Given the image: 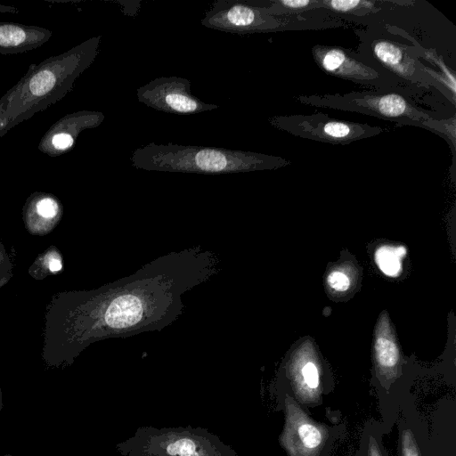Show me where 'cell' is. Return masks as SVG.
Returning a JSON list of instances; mask_svg holds the SVG:
<instances>
[{"label": "cell", "instance_id": "obj_1", "mask_svg": "<svg viewBox=\"0 0 456 456\" xmlns=\"http://www.w3.org/2000/svg\"><path fill=\"white\" fill-rule=\"evenodd\" d=\"M156 267V266H155ZM149 267L148 274L123 285L55 294L46 307L42 360L49 368L70 365L91 343L147 326L165 324L175 314V275Z\"/></svg>", "mask_w": 456, "mask_h": 456}, {"label": "cell", "instance_id": "obj_2", "mask_svg": "<svg viewBox=\"0 0 456 456\" xmlns=\"http://www.w3.org/2000/svg\"><path fill=\"white\" fill-rule=\"evenodd\" d=\"M101 36L32 63L0 98V138L18 124L61 101L98 55Z\"/></svg>", "mask_w": 456, "mask_h": 456}, {"label": "cell", "instance_id": "obj_3", "mask_svg": "<svg viewBox=\"0 0 456 456\" xmlns=\"http://www.w3.org/2000/svg\"><path fill=\"white\" fill-rule=\"evenodd\" d=\"M131 165L146 171L231 174L269 170L290 165L285 159L216 147L150 142L134 150Z\"/></svg>", "mask_w": 456, "mask_h": 456}, {"label": "cell", "instance_id": "obj_4", "mask_svg": "<svg viewBox=\"0 0 456 456\" xmlns=\"http://www.w3.org/2000/svg\"><path fill=\"white\" fill-rule=\"evenodd\" d=\"M402 90H366L335 94L300 95L303 104L356 112L402 125L427 127L434 118Z\"/></svg>", "mask_w": 456, "mask_h": 456}, {"label": "cell", "instance_id": "obj_5", "mask_svg": "<svg viewBox=\"0 0 456 456\" xmlns=\"http://www.w3.org/2000/svg\"><path fill=\"white\" fill-rule=\"evenodd\" d=\"M359 37V53L375 61L405 86L439 89V78L433 69L420 61L417 47L398 41L386 31L368 30Z\"/></svg>", "mask_w": 456, "mask_h": 456}, {"label": "cell", "instance_id": "obj_6", "mask_svg": "<svg viewBox=\"0 0 456 456\" xmlns=\"http://www.w3.org/2000/svg\"><path fill=\"white\" fill-rule=\"evenodd\" d=\"M206 28L236 34L267 33L322 28L316 20L294 15L275 16L251 0H218L201 20Z\"/></svg>", "mask_w": 456, "mask_h": 456}, {"label": "cell", "instance_id": "obj_7", "mask_svg": "<svg viewBox=\"0 0 456 456\" xmlns=\"http://www.w3.org/2000/svg\"><path fill=\"white\" fill-rule=\"evenodd\" d=\"M316 65L327 75L352 81L370 90L409 91L395 76L357 52L337 45H315L311 49Z\"/></svg>", "mask_w": 456, "mask_h": 456}, {"label": "cell", "instance_id": "obj_8", "mask_svg": "<svg viewBox=\"0 0 456 456\" xmlns=\"http://www.w3.org/2000/svg\"><path fill=\"white\" fill-rule=\"evenodd\" d=\"M269 123L294 136L331 144H349L385 131L380 126L338 119L324 113L273 116Z\"/></svg>", "mask_w": 456, "mask_h": 456}, {"label": "cell", "instance_id": "obj_9", "mask_svg": "<svg viewBox=\"0 0 456 456\" xmlns=\"http://www.w3.org/2000/svg\"><path fill=\"white\" fill-rule=\"evenodd\" d=\"M191 81L180 77H160L137 88L140 102L156 110L170 114L191 115L216 110L192 94Z\"/></svg>", "mask_w": 456, "mask_h": 456}, {"label": "cell", "instance_id": "obj_10", "mask_svg": "<svg viewBox=\"0 0 456 456\" xmlns=\"http://www.w3.org/2000/svg\"><path fill=\"white\" fill-rule=\"evenodd\" d=\"M104 118L101 111L79 110L69 113L50 126L37 148L49 157L63 155L72 150L83 130L97 127Z\"/></svg>", "mask_w": 456, "mask_h": 456}, {"label": "cell", "instance_id": "obj_11", "mask_svg": "<svg viewBox=\"0 0 456 456\" xmlns=\"http://www.w3.org/2000/svg\"><path fill=\"white\" fill-rule=\"evenodd\" d=\"M63 214V207L57 197L47 192L37 191L26 200L22 216L28 232L45 235L59 223Z\"/></svg>", "mask_w": 456, "mask_h": 456}, {"label": "cell", "instance_id": "obj_12", "mask_svg": "<svg viewBox=\"0 0 456 456\" xmlns=\"http://www.w3.org/2000/svg\"><path fill=\"white\" fill-rule=\"evenodd\" d=\"M51 30L33 25L12 21H0V53H26L46 43L52 37Z\"/></svg>", "mask_w": 456, "mask_h": 456}, {"label": "cell", "instance_id": "obj_13", "mask_svg": "<svg viewBox=\"0 0 456 456\" xmlns=\"http://www.w3.org/2000/svg\"><path fill=\"white\" fill-rule=\"evenodd\" d=\"M62 269V257L59 249L52 246L40 254L28 270L31 277L41 280L57 274Z\"/></svg>", "mask_w": 456, "mask_h": 456}, {"label": "cell", "instance_id": "obj_14", "mask_svg": "<svg viewBox=\"0 0 456 456\" xmlns=\"http://www.w3.org/2000/svg\"><path fill=\"white\" fill-rule=\"evenodd\" d=\"M405 254L406 249L403 246H382L376 251L375 260L386 275L395 277L401 272V259Z\"/></svg>", "mask_w": 456, "mask_h": 456}, {"label": "cell", "instance_id": "obj_15", "mask_svg": "<svg viewBox=\"0 0 456 456\" xmlns=\"http://www.w3.org/2000/svg\"><path fill=\"white\" fill-rule=\"evenodd\" d=\"M374 2L359 1V0H332L321 1L318 0V8L327 9L336 13L342 14H360L362 10L365 12H371L379 9L373 6Z\"/></svg>", "mask_w": 456, "mask_h": 456}, {"label": "cell", "instance_id": "obj_16", "mask_svg": "<svg viewBox=\"0 0 456 456\" xmlns=\"http://www.w3.org/2000/svg\"><path fill=\"white\" fill-rule=\"evenodd\" d=\"M375 350L380 365L393 367L398 362L399 352L392 339L387 337H379L376 339Z\"/></svg>", "mask_w": 456, "mask_h": 456}, {"label": "cell", "instance_id": "obj_17", "mask_svg": "<svg viewBox=\"0 0 456 456\" xmlns=\"http://www.w3.org/2000/svg\"><path fill=\"white\" fill-rule=\"evenodd\" d=\"M196 448L193 441L184 438L169 444L166 452L171 456H199Z\"/></svg>", "mask_w": 456, "mask_h": 456}, {"label": "cell", "instance_id": "obj_18", "mask_svg": "<svg viewBox=\"0 0 456 456\" xmlns=\"http://www.w3.org/2000/svg\"><path fill=\"white\" fill-rule=\"evenodd\" d=\"M298 435L305 446L308 448H315L322 442L320 431L310 424L301 425L298 428Z\"/></svg>", "mask_w": 456, "mask_h": 456}, {"label": "cell", "instance_id": "obj_19", "mask_svg": "<svg viewBox=\"0 0 456 456\" xmlns=\"http://www.w3.org/2000/svg\"><path fill=\"white\" fill-rule=\"evenodd\" d=\"M12 264L4 246L0 242V288L12 277Z\"/></svg>", "mask_w": 456, "mask_h": 456}, {"label": "cell", "instance_id": "obj_20", "mask_svg": "<svg viewBox=\"0 0 456 456\" xmlns=\"http://www.w3.org/2000/svg\"><path fill=\"white\" fill-rule=\"evenodd\" d=\"M329 286L336 291H346L350 287L349 278L342 272L335 271L327 278Z\"/></svg>", "mask_w": 456, "mask_h": 456}, {"label": "cell", "instance_id": "obj_21", "mask_svg": "<svg viewBox=\"0 0 456 456\" xmlns=\"http://www.w3.org/2000/svg\"><path fill=\"white\" fill-rule=\"evenodd\" d=\"M302 374L305 383L309 387H317L319 385V374L317 368L313 362H308L304 366Z\"/></svg>", "mask_w": 456, "mask_h": 456}, {"label": "cell", "instance_id": "obj_22", "mask_svg": "<svg viewBox=\"0 0 456 456\" xmlns=\"http://www.w3.org/2000/svg\"><path fill=\"white\" fill-rule=\"evenodd\" d=\"M5 12L17 14L20 12V10L12 5H4L0 4V13Z\"/></svg>", "mask_w": 456, "mask_h": 456}, {"label": "cell", "instance_id": "obj_23", "mask_svg": "<svg viewBox=\"0 0 456 456\" xmlns=\"http://www.w3.org/2000/svg\"><path fill=\"white\" fill-rule=\"evenodd\" d=\"M3 394H2V388H1V382H0V417H1V412H2V410H3Z\"/></svg>", "mask_w": 456, "mask_h": 456}, {"label": "cell", "instance_id": "obj_24", "mask_svg": "<svg viewBox=\"0 0 456 456\" xmlns=\"http://www.w3.org/2000/svg\"><path fill=\"white\" fill-rule=\"evenodd\" d=\"M404 456H417V455L415 453H408V452L406 453L404 452Z\"/></svg>", "mask_w": 456, "mask_h": 456}, {"label": "cell", "instance_id": "obj_25", "mask_svg": "<svg viewBox=\"0 0 456 456\" xmlns=\"http://www.w3.org/2000/svg\"><path fill=\"white\" fill-rule=\"evenodd\" d=\"M4 456H13V455H12L11 453H6Z\"/></svg>", "mask_w": 456, "mask_h": 456}]
</instances>
